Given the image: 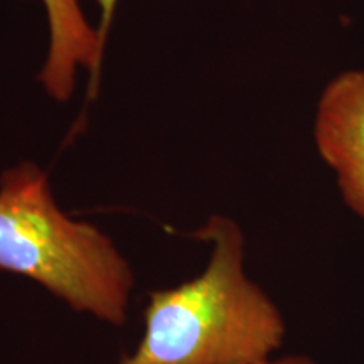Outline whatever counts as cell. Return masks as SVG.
I'll use <instances>...</instances> for the list:
<instances>
[{
	"label": "cell",
	"mask_w": 364,
	"mask_h": 364,
	"mask_svg": "<svg viewBox=\"0 0 364 364\" xmlns=\"http://www.w3.org/2000/svg\"><path fill=\"white\" fill-rule=\"evenodd\" d=\"M193 236L211 245L201 275L150 294L144 334L117 364H262L284 344L279 307L245 273V236L209 216Z\"/></svg>",
	"instance_id": "6da1fadb"
},
{
	"label": "cell",
	"mask_w": 364,
	"mask_h": 364,
	"mask_svg": "<svg viewBox=\"0 0 364 364\" xmlns=\"http://www.w3.org/2000/svg\"><path fill=\"white\" fill-rule=\"evenodd\" d=\"M0 270L36 282L75 312L125 324L135 284L130 263L98 226L58 206L34 162L0 176Z\"/></svg>",
	"instance_id": "7a4b0ae2"
},
{
	"label": "cell",
	"mask_w": 364,
	"mask_h": 364,
	"mask_svg": "<svg viewBox=\"0 0 364 364\" xmlns=\"http://www.w3.org/2000/svg\"><path fill=\"white\" fill-rule=\"evenodd\" d=\"M314 140L334 172L346 206L364 221V66L339 73L324 86Z\"/></svg>",
	"instance_id": "3957f363"
},
{
	"label": "cell",
	"mask_w": 364,
	"mask_h": 364,
	"mask_svg": "<svg viewBox=\"0 0 364 364\" xmlns=\"http://www.w3.org/2000/svg\"><path fill=\"white\" fill-rule=\"evenodd\" d=\"M48 19L49 44L39 81L46 93L58 102H66L75 90L78 71L91 73L97 83L103 61L105 44L85 17L80 0H41Z\"/></svg>",
	"instance_id": "277c9868"
},
{
	"label": "cell",
	"mask_w": 364,
	"mask_h": 364,
	"mask_svg": "<svg viewBox=\"0 0 364 364\" xmlns=\"http://www.w3.org/2000/svg\"><path fill=\"white\" fill-rule=\"evenodd\" d=\"M97 6L100 9V24L98 27V34L102 43H107L108 33H110V27L113 22V17H115V11L118 6V0H95Z\"/></svg>",
	"instance_id": "5b68a950"
},
{
	"label": "cell",
	"mask_w": 364,
	"mask_h": 364,
	"mask_svg": "<svg viewBox=\"0 0 364 364\" xmlns=\"http://www.w3.org/2000/svg\"><path fill=\"white\" fill-rule=\"evenodd\" d=\"M262 364H316L311 358L307 356H287L282 359H275V361H265Z\"/></svg>",
	"instance_id": "8992f818"
}]
</instances>
